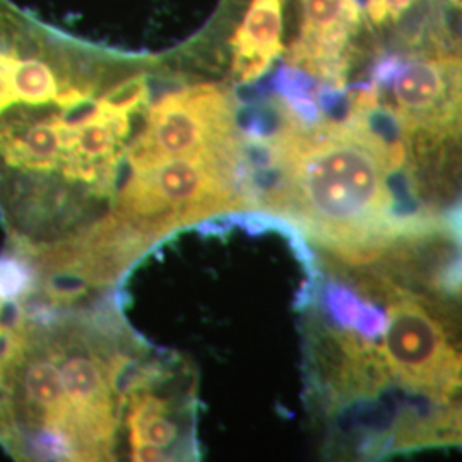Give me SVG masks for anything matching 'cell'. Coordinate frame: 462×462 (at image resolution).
<instances>
[{"label":"cell","mask_w":462,"mask_h":462,"mask_svg":"<svg viewBox=\"0 0 462 462\" xmlns=\"http://www.w3.org/2000/svg\"><path fill=\"white\" fill-rule=\"evenodd\" d=\"M282 0H250L231 38V76L236 84L255 83L282 53Z\"/></svg>","instance_id":"obj_6"},{"label":"cell","mask_w":462,"mask_h":462,"mask_svg":"<svg viewBox=\"0 0 462 462\" xmlns=\"http://www.w3.org/2000/svg\"><path fill=\"white\" fill-rule=\"evenodd\" d=\"M19 301L21 300H11L0 293V391H2V383H4L9 349L13 343V330H14Z\"/></svg>","instance_id":"obj_7"},{"label":"cell","mask_w":462,"mask_h":462,"mask_svg":"<svg viewBox=\"0 0 462 462\" xmlns=\"http://www.w3.org/2000/svg\"><path fill=\"white\" fill-rule=\"evenodd\" d=\"M199 411L192 368L149 347L125 389L120 456L137 462L196 461Z\"/></svg>","instance_id":"obj_4"},{"label":"cell","mask_w":462,"mask_h":462,"mask_svg":"<svg viewBox=\"0 0 462 462\" xmlns=\"http://www.w3.org/2000/svg\"><path fill=\"white\" fill-rule=\"evenodd\" d=\"M393 171L387 149L362 127L293 122L264 139L255 211L293 225L332 261L364 263L399 219Z\"/></svg>","instance_id":"obj_3"},{"label":"cell","mask_w":462,"mask_h":462,"mask_svg":"<svg viewBox=\"0 0 462 462\" xmlns=\"http://www.w3.org/2000/svg\"><path fill=\"white\" fill-rule=\"evenodd\" d=\"M156 69L0 0V221L40 276L116 261Z\"/></svg>","instance_id":"obj_1"},{"label":"cell","mask_w":462,"mask_h":462,"mask_svg":"<svg viewBox=\"0 0 462 462\" xmlns=\"http://www.w3.org/2000/svg\"><path fill=\"white\" fill-rule=\"evenodd\" d=\"M414 0H368V13L375 23L387 17H399L411 7Z\"/></svg>","instance_id":"obj_8"},{"label":"cell","mask_w":462,"mask_h":462,"mask_svg":"<svg viewBox=\"0 0 462 462\" xmlns=\"http://www.w3.org/2000/svg\"><path fill=\"white\" fill-rule=\"evenodd\" d=\"M146 353L114 300H21L0 391V444L23 461H116L125 389Z\"/></svg>","instance_id":"obj_2"},{"label":"cell","mask_w":462,"mask_h":462,"mask_svg":"<svg viewBox=\"0 0 462 462\" xmlns=\"http://www.w3.org/2000/svg\"><path fill=\"white\" fill-rule=\"evenodd\" d=\"M358 21L356 0H301V32L288 60L339 88L347 34Z\"/></svg>","instance_id":"obj_5"}]
</instances>
